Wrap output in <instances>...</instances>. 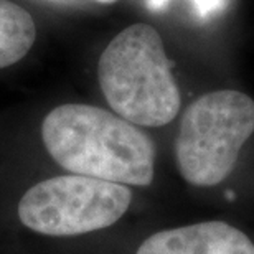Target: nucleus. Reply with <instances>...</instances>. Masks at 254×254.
<instances>
[{
  "label": "nucleus",
  "instance_id": "1a4fd4ad",
  "mask_svg": "<svg viewBox=\"0 0 254 254\" xmlns=\"http://www.w3.org/2000/svg\"><path fill=\"white\" fill-rule=\"evenodd\" d=\"M226 196H228V200H230V201L235 200V193H233V191H226Z\"/></svg>",
  "mask_w": 254,
  "mask_h": 254
},
{
  "label": "nucleus",
  "instance_id": "7ed1b4c3",
  "mask_svg": "<svg viewBox=\"0 0 254 254\" xmlns=\"http://www.w3.org/2000/svg\"><path fill=\"white\" fill-rule=\"evenodd\" d=\"M253 132L254 101L250 96L233 89L203 94L187 108L175 140L182 177L195 187L221 184Z\"/></svg>",
  "mask_w": 254,
  "mask_h": 254
},
{
  "label": "nucleus",
  "instance_id": "f257e3e1",
  "mask_svg": "<svg viewBox=\"0 0 254 254\" xmlns=\"http://www.w3.org/2000/svg\"><path fill=\"white\" fill-rule=\"evenodd\" d=\"M48 154L76 175L123 185L149 187L154 180L155 145L129 121L88 104H63L43 119Z\"/></svg>",
  "mask_w": 254,
  "mask_h": 254
},
{
  "label": "nucleus",
  "instance_id": "6e6552de",
  "mask_svg": "<svg viewBox=\"0 0 254 254\" xmlns=\"http://www.w3.org/2000/svg\"><path fill=\"white\" fill-rule=\"evenodd\" d=\"M169 2L170 0H145V5L152 12H160V10H164L169 5Z\"/></svg>",
  "mask_w": 254,
  "mask_h": 254
},
{
  "label": "nucleus",
  "instance_id": "20e7f679",
  "mask_svg": "<svg viewBox=\"0 0 254 254\" xmlns=\"http://www.w3.org/2000/svg\"><path fill=\"white\" fill-rule=\"evenodd\" d=\"M132 191L123 184L86 175H60L25 191L18 203L23 226L47 236H78L113 226L124 216Z\"/></svg>",
  "mask_w": 254,
  "mask_h": 254
},
{
  "label": "nucleus",
  "instance_id": "9d476101",
  "mask_svg": "<svg viewBox=\"0 0 254 254\" xmlns=\"http://www.w3.org/2000/svg\"><path fill=\"white\" fill-rule=\"evenodd\" d=\"M96 2H99V3H114L116 0H96Z\"/></svg>",
  "mask_w": 254,
  "mask_h": 254
},
{
  "label": "nucleus",
  "instance_id": "39448f33",
  "mask_svg": "<svg viewBox=\"0 0 254 254\" xmlns=\"http://www.w3.org/2000/svg\"><path fill=\"white\" fill-rule=\"evenodd\" d=\"M135 254H254V245L228 223L205 221L155 233Z\"/></svg>",
  "mask_w": 254,
  "mask_h": 254
},
{
  "label": "nucleus",
  "instance_id": "0eeeda50",
  "mask_svg": "<svg viewBox=\"0 0 254 254\" xmlns=\"http://www.w3.org/2000/svg\"><path fill=\"white\" fill-rule=\"evenodd\" d=\"M190 3L198 17L210 18L226 8L228 0H190Z\"/></svg>",
  "mask_w": 254,
  "mask_h": 254
},
{
  "label": "nucleus",
  "instance_id": "f03ea898",
  "mask_svg": "<svg viewBox=\"0 0 254 254\" xmlns=\"http://www.w3.org/2000/svg\"><path fill=\"white\" fill-rule=\"evenodd\" d=\"M99 86L114 113L130 124L172 123L182 98L159 32L147 23L123 30L99 58Z\"/></svg>",
  "mask_w": 254,
  "mask_h": 254
},
{
  "label": "nucleus",
  "instance_id": "423d86ee",
  "mask_svg": "<svg viewBox=\"0 0 254 254\" xmlns=\"http://www.w3.org/2000/svg\"><path fill=\"white\" fill-rule=\"evenodd\" d=\"M37 27L27 10L0 0V69L20 62L33 47Z\"/></svg>",
  "mask_w": 254,
  "mask_h": 254
}]
</instances>
